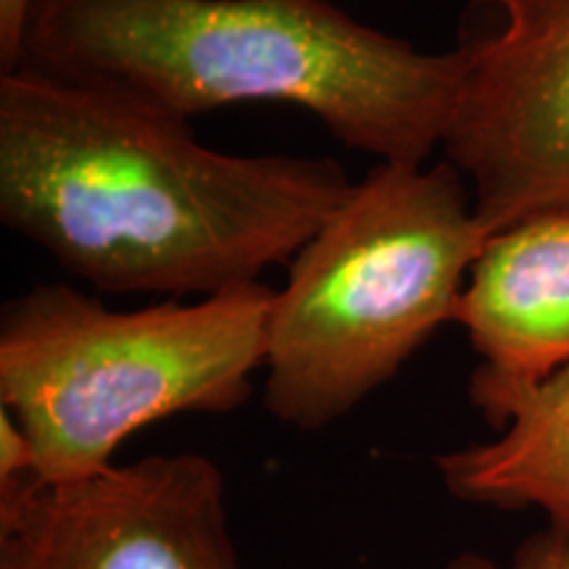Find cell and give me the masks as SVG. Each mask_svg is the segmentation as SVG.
<instances>
[{
  "label": "cell",
  "instance_id": "6da1fadb",
  "mask_svg": "<svg viewBox=\"0 0 569 569\" xmlns=\"http://www.w3.org/2000/svg\"><path fill=\"white\" fill-rule=\"evenodd\" d=\"M351 188L327 156L227 153L113 90L0 74V222L98 293L261 282Z\"/></svg>",
  "mask_w": 569,
  "mask_h": 569
},
{
  "label": "cell",
  "instance_id": "7a4b0ae2",
  "mask_svg": "<svg viewBox=\"0 0 569 569\" xmlns=\"http://www.w3.org/2000/svg\"><path fill=\"white\" fill-rule=\"evenodd\" d=\"M19 69L182 122L288 103L377 163H427L443 148L465 56L422 51L330 0H30Z\"/></svg>",
  "mask_w": 569,
  "mask_h": 569
},
{
  "label": "cell",
  "instance_id": "3957f363",
  "mask_svg": "<svg viewBox=\"0 0 569 569\" xmlns=\"http://www.w3.org/2000/svg\"><path fill=\"white\" fill-rule=\"evenodd\" d=\"M488 234L467 180L446 159L375 163L274 290L269 415L317 432L393 380L453 322Z\"/></svg>",
  "mask_w": 569,
  "mask_h": 569
},
{
  "label": "cell",
  "instance_id": "277c9868",
  "mask_svg": "<svg viewBox=\"0 0 569 569\" xmlns=\"http://www.w3.org/2000/svg\"><path fill=\"white\" fill-rule=\"evenodd\" d=\"M274 288L240 284L193 303L119 311L40 282L0 311V409L34 453V482L103 472L142 427L230 415L264 369Z\"/></svg>",
  "mask_w": 569,
  "mask_h": 569
},
{
  "label": "cell",
  "instance_id": "5b68a950",
  "mask_svg": "<svg viewBox=\"0 0 569 569\" xmlns=\"http://www.w3.org/2000/svg\"><path fill=\"white\" fill-rule=\"evenodd\" d=\"M443 159L488 232L569 206V0H469Z\"/></svg>",
  "mask_w": 569,
  "mask_h": 569
},
{
  "label": "cell",
  "instance_id": "8992f818",
  "mask_svg": "<svg viewBox=\"0 0 569 569\" xmlns=\"http://www.w3.org/2000/svg\"><path fill=\"white\" fill-rule=\"evenodd\" d=\"M0 549L32 569H240L224 475L203 453L3 490Z\"/></svg>",
  "mask_w": 569,
  "mask_h": 569
},
{
  "label": "cell",
  "instance_id": "52a82bcc",
  "mask_svg": "<svg viewBox=\"0 0 569 569\" xmlns=\"http://www.w3.org/2000/svg\"><path fill=\"white\" fill-rule=\"evenodd\" d=\"M453 322L480 356L469 401L496 430L519 396L569 367V206L488 234Z\"/></svg>",
  "mask_w": 569,
  "mask_h": 569
},
{
  "label": "cell",
  "instance_id": "ba28073f",
  "mask_svg": "<svg viewBox=\"0 0 569 569\" xmlns=\"http://www.w3.org/2000/svg\"><path fill=\"white\" fill-rule=\"evenodd\" d=\"M436 469L459 501L536 509L569 532V367L519 396L493 438L440 453Z\"/></svg>",
  "mask_w": 569,
  "mask_h": 569
},
{
  "label": "cell",
  "instance_id": "9c48e42d",
  "mask_svg": "<svg viewBox=\"0 0 569 569\" xmlns=\"http://www.w3.org/2000/svg\"><path fill=\"white\" fill-rule=\"evenodd\" d=\"M446 569H569V532L546 525L511 551L507 565H496L482 553L461 551Z\"/></svg>",
  "mask_w": 569,
  "mask_h": 569
},
{
  "label": "cell",
  "instance_id": "30bf717a",
  "mask_svg": "<svg viewBox=\"0 0 569 569\" xmlns=\"http://www.w3.org/2000/svg\"><path fill=\"white\" fill-rule=\"evenodd\" d=\"M34 480V453L30 438L17 419L0 409V493Z\"/></svg>",
  "mask_w": 569,
  "mask_h": 569
},
{
  "label": "cell",
  "instance_id": "8fae6325",
  "mask_svg": "<svg viewBox=\"0 0 569 569\" xmlns=\"http://www.w3.org/2000/svg\"><path fill=\"white\" fill-rule=\"evenodd\" d=\"M27 6L30 0H0V67H3V74L19 69Z\"/></svg>",
  "mask_w": 569,
  "mask_h": 569
},
{
  "label": "cell",
  "instance_id": "7c38bea8",
  "mask_svg": "<svg viewBox=\"0 0 569 569\" xmlns=\"http://www.w3.org/2000/svg\"><path fill=\"white\" fill-rule=\"evenodd\" d=\"M0 569H32L27 561H21L17 553L9 549H0Z\"/></svg>",
  "mask_w": 569,
  "mask_h": 569
}]
</instances>
